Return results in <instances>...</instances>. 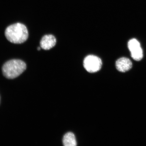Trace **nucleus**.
Returning <instances> with one entry per match:
<instances>
[{
  "label": "nucleus",
  "mask_w": 146,
  "mask_h": 146,
  "mask_svg": "<svg viewBox=\"0 0 146 146\" xmlns=\"http://www.w3.org/2000/svg\"><path fill=\"white\" fill-rule=\"evenodd\" d=\"M5 36L9 41L14 44H21L28 39L29 33L27 27L20 23L10 25L5 29Z\"/></svg>",
  "instance_id": "1"
},
{
  "label": "nucleus",
  "mask_w": 146,
  "mask_h": 146,
  "mask_svg": "<svg viewBox=\"0 0 146 146\" xmlns=\"http://www.w3.org/2000/svg\"><path fill=\"white\" fill-rule=\"evenodd\" d=\"M26 64L22 60L12 59L3 64L2 70L5 78L12 79L18 77L26 70Z\"/></svg>",
  "instance_id": "2"
},
{
  "label": "nucleus",
  "mask_w": 146,
  "mask_h": 146,
  "mask_svg": "<svg viewBox=\"0 0 146 146\" xmlns=\"http://www.w3.org/2000/svg\"><path fill=\"white\" fill-rule=\"evenodd\" d=\"M103 65L102 60L98 56L94 55L87 56L84 59V68L89 73L97 72L100 70Z\"/></svg>",
  "instance_id": "3"
},
{
  "label": "nucleus",
  "mask_w": 146,
  "mask_h": 146,
  "mask_svg": "<svg viewBox=\"0 0 146 146\" xmlns=\"http://www.w3.org/2000/svg\"><path fill=\"white\" fill-rule=\"evenodd\" d=\"M117 69L119 72H125L132 68V63L129 58L122 57L119 58L116 62Z\"/></svg>",
  "instance_id": "4"
},
{
  "label": "nucleus",
  "mask_w": 146,
  "mask_h": 146,
  "mask_svg": "<svg viewBox=\"0 0 146 146\" xmlns=\"http://www.w3.org/2000/svg\"><path fill=\"white\" fill-rule=\"evenodd\" d=\"M56 42V39L54 36L52 35H47L42 38L40 42V45L43 50H48L54 47Z\"/></svg>",
  "instance_id": "5"
},
{
  "label": "nucleus",
  "mask_w": 146,
  "mask_h": 146,
  "mask_svg": "<svg viewBox=\"0 0 146 146\" xmlns=\"http://www.w3.org/2000/svg\"><path fill=\"white\" fill-rule=\"evenodd\" d=\"M131 52L133 59L136 61H139L143 57V50L140 44L133 46L129 49Z\"/></svg>",
  "instance_id": "6"
},
{
  "label": "nucleus",
  "mask_w": 146,
  "mask_h": 146,
  "mask_svg": "<svg viewBox=\"0 0 146 146\" xmlns=\"http://www.w3.org/2000/svg\"><path fill=\"white\" fill-rule=\"evenodd\" d=\"M63 143L65 146H76L77 142L74 135L72 132H68L64 135Z\"/></svg>",
  "instance_id": "7"
},
{
  "label": "nucleus",
  "mask_w": 146,
  "mask_h": 146,
  "mask_svg": "<svg viewBox=\"0 0 146 146\" xmlns=\"http://www.w3.org/2000/svg\"><path fill=\"white\" fill-rule=\"evenodd\" d=\"M41 50L40 47H38V48H37V50Z\"/></svg>",
  "instance_id": "8"
},
{
  "label": "nucleus",
  "mask_w": 146,
  "mask_h": 146,
  "mask_svg": "<svg viewBox=\"0 0 146 146\" xmlns=\"http://www.w3.org/2000/svg\"><path fill=\"white\" fill-rule=\"evenodd\" d=\"M0 100H1V98H0Z\"/></svg>",
  "instance_id": "9"
}]
</instances>
